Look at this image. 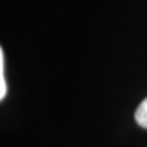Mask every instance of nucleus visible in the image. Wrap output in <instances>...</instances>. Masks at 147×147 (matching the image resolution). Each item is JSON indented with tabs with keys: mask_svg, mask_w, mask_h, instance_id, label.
I'll use <instances>...</instances> for the list:
<instances>
[{
	"mask_svg": "<svg viewBox=\"0 0 147 147\" xmlns=\"http://www.w3.org/2000/svg\"><path fill=\"white\" fill-rule=\"evenodd\" d=\"M135 120L141 128L147 129V98L138 105V108L135 111Z\"/></svg>",
	"mask_w": 147,
	"mask_h": 147,
	"instance_id": "f257e3e1",
	"label": "nucleus"
},
{
	"mask_svg": "<svg viewBox=\"0 0 147 147\" xmlns=\"http://www.w3.org/2000/svg\"><path fill=\"white\" fill-rule=\"evenodd\" d=\"M8 93V86H6V80H5V53L3 50H0V99L6 98Z\"/></svg>",
	"mask_w": 147,
	"mask_h": 147,
	"instance_id": "f03ea898",
	"label": "nucleus"
}]
</instances>
